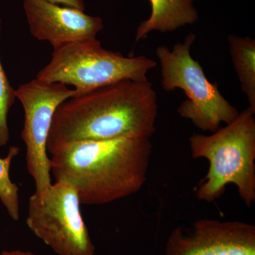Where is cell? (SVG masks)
Masks as SVG:
<instances>
[{
    "instance_id": "9",
    "label": "cell",
    "mask_w": 255,
    "mask_h": 255,
    "mask_svg": "<svg viewBox=\"0 0 255 255\" xmlns=\"http://www.w3.org/2000/svg\"><path fill=\"white\" fill-rule=\"evenodd\" d=\"M23 9L32 36L53 48L96 38L104 27L99 16L46 0H24Z\"/></svg>"
},
{
    "instance_id": "11",
    "label": "cell",
    "mask_w": 255,
    "mask_h": 255,
    "mask_svg": "<svg viewBox=\"0 0 255 255\" xmlns=\"http://www.w3.org/2000/svg\"><path fill=\"white\" fill-rule=\"evenodd\" d=\"M230 54L249 107L255 110V40L235 35L228 36Z\"/></svg>"
},
{
    "instance_id": "14",
    "label": "cell",
    "mask_w": 255,
    "mask_h": 255,
    "mask_svg": "<svg viewBox=\"0 0 255 255\" xmlns=\"http://www.w3.org/2000/svg\"><path fill=\"white\" fill-rule=\"evenodd\" d=\"M54 4L63 5V6H70L76 9L85 11V4L84 0H46Z\"/></svg>"
},
{
    "instance_id": "8",
    "label": "cell",
    "mask_w": 255,
    "mask_h": 255,
    "mask_svg": "<svg viewBox=\"0 0 255 255\" xmlns=\"http://www.w3.org/2000/svg\"><path fill=\"white\" fill-rule=\"evenodd\" d=\"M166 255H255V226L238 221L201 219L178 226L167 239Z\"/></svg>"
},
{
    "instance_id": "10",
    "label": "cell",
    "mask_w": 255,
    "mask_h": 255,
    "mask_svg": "<svg viewBox=\"0 0 255 255\" xmlns=\"http://www.w3.org/2000/svg\"><path fill=\"white\" fill-rule=\"evenodd\" d=\"M150 17L137 28L135 41L146 38L151 31L172 32L199 19L193 0H150Z\"/></svg>"
},
{
    "instance_id": "2",
    "label": "cell",
    "mask_w": 255,
    "mask_h": 255,
    "mask_svg": "<svg viewBox=\"0 0 255 255\" xmlns=\"http://www.w3.org/2000/svg\"><path fill=\"white\" fill-rule=\"evenodd\" d=\"M150 139L83 140L50 154V173L76 190L80 204L105 205L138 192L147 180Z\"/></svg>"
},
{
    "instance_id": "15",
    "label": "cell",
    "mask_w": 255,
    "mask_h": 255,
    "mask_svg": "<svg viewBox=\"0 0 255 255\" xmlns=\"http://www.w3.org/2000/svg\"><path fill=\"white\" fill-rule=\"evenodd\" d=\"M0 255H37L34 253H31L29 251H19V250H16V251H3Z\"/></svg>"
},
{
    "instance_id": "12",
    "label": "cell",
    "mask_w": 255,
    "mask_h": 255,
    "mask_svg": "<svg viewBox=\"0 0 255 255\" xmlns=\"http://www.w3.org/2000/svg\"><path fill=\"white\" fill-rule=\"evenodd\" d=\"M19 152V147L12 146L6 157H0V201L15 221L20 218L19 187L10 179L9 170L11 162Z\"/></svg>"
},
{
    "instance_id": "7",
    "label": "cell",
    "mask_w": 255,
    "mask_h": 255,
    "mask_svg": "<svg viewBox=\"0 0 255 255\" xmlns=\"http://www.w3.org/2000/svg\"><path fill=\"white\" fill-rule=\"evenodd\" d=\"M24 112L21 138L26 147V167L34 181L35 192L43 197L52 185L47 141L57 109L77 94L62 83L34 79L15 90Z\"/></svg>"
},
{
    "instance_id": "13",
    "label": "cell",
    "mask_w": 255,
    "mask_h": 255,
    "mask_svg": "<svg viewBox=\"0 0 255 255\" xmlns=\"http://www.w3.org/2000/svg\"><path fill=\"white\" fill-rule=\"evenodd\" d=\"M1 20L0 18V34ZM15 90L11 87L0 60V146H4L9 140L8 114L16 100Z\"/></svg>"
},
{
    "instance_id": "6",
    "label": "cell",
    "mask_w": 255,
    "mask_h": 255,
    "mask_svg": "<svg viewBox=\"0 0 255 255\" xmlns=\"http://www.w3.org/2000/svg\"><path fill=\"white\" fill-rule=\"evenodd\" d=\"M73 186L63 181L52 184L43 197L28 199L26 223L37 238L58 255H94L95 247Z\"/></svg>"
},
{
    "instance_id": "1",
    "label": "cell",
    "mask_w": 255,
    "mask_h": 255,
    "mask_svg": "<svg viewBox=\"0 0 255 255\" xmlns=\"http://www.w3.org/2000/svg\"><path fill=\"white\" fill-rule=\"evenodd\" d=\"M157 110V93L148 80H124L76 94L57 109L47 151L52 154L62 146L83 140L150 139Z\"/></svg>"
},
{
    "instance_id": "4",
    "label": "cell",
    "mask_w": 255,
    "mask_h": 255,
    "mask_svg": "<svg viewBox=\"0 0 255 255\" xmlns=\"http://www.w3.org/2000/svg\"><path fill=\"white\" fill-rule=\"evenodd\" d=\"M156 66L145 55L126 57L105 49L93 38L53 48L51 60L36 78L71 85L82 94L124 80L147 81V73Z\"/></svg>"
},
{
    "instance_id": "3",
    "label": "cell",
    "mask_w": 255,
    "mask_h": 255,
    "mask_svg": "<svg viewBox=\"0 0 255 255\" xmlns=\"http://www.w3.org/2000/svg\"><path fill=\"white\" fill-rule=\"evenodd\" d=\"M255 110L248 106L231 123L212 135L193 134V158H205L209 168L196 191L200 201L213 202L233 184L246 206L255 202Z\"/></svg>"
},
{
    "instance_id": "5",
    "label": "cell",
    "mask_w": 255,
    "mask_h": 255,
    "mask_svg": "<svg viewBox=\"0 0 255 255\" xmlns=\"http://www.w3.org/2000/svg\"><path fill=\"white\" fill-rule=\"evenodd\" d=\"M195 40V34L191 33L172 50L165 46L157 47L161 86L167 92L177 88L183 90L188 100L178 107L179 115L203 131L214 132L221 124L232 122L240 112L221 95L217 84L208 80L201 64L191 56V48Z\"/></svg>"
}]
</instances>
